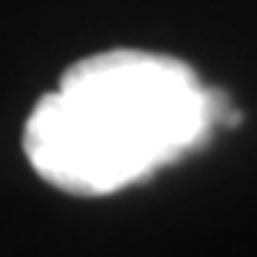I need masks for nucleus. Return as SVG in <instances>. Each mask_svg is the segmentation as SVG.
Wrapping results in <instances>:
<instances>
[{"mask_svg": "<svg viewBox=\"0 0 257 257\" xmlns=\"http://www.w3.org/2000/svg\"><path fill=\"white\" fill-rule=\"evenodd\" d=\"M220 117V97L183 60L111 49L69 66L35 103L23 149L55 189L100 197L189 155Z\"/></svg>", "mask_w": 257, "mask_h": 257, "instance_id": "nucleus-1", "label": "nucleus"}]
</instances>
